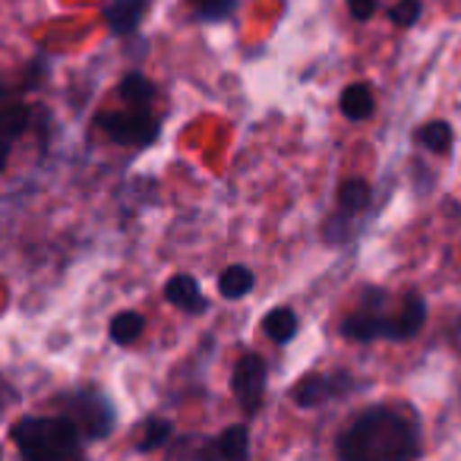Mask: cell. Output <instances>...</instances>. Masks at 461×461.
<instances>
[{"mask_svg":"<svg viewBox=\"0 0 461 461\" xmlns=\"http://www.w3.org/2000/svg\"><path fill=\"white\" fill-rule=\"evenodd\" d=\"M266 392V364L250 354V357H240V364L234 366V395H238L240 408L244 411H257L259 402H263Z\"/></svg>","mask_w":461,"mask_h":461,"instance_id":"4","label":"cell"},{"mask_svg":"<svg viewBox=\"0 0 461 461\" xmlns=\"http://www.w3.org/2000/svg\"><path fill=\"white\" fill-rule=\"evenodd\" d=\"M171 436V423H165V420H155V423H149V429H146V439L140 442V448H158L161 442Z\"/></svg>","mask_w":461,"mask_h":461,"instance_id":"21","label":"cell"},{"mask_svg":"<svg viewBox=\"0 0 461 461\" xmlns=\"http://www.w3.org/2000/svg\"><path fill=\"white\" fill-rule=\"evenodd\" d=\"M0 92H4V89H0Z\"/></svg>","mask_w":461,"mask_h":461,"instance_id":"23","label":"cell"},{"mask_svg":"<svg viewBox=\"0 0 461 461\" xmlns=\"http://www.w3.org/2000/svg\"><path fill=\"white\" fill-rule=\"evenodd\" d=\"M165 294L174 307L186 310V313H196V310L203 307V291H199L196 278H190V276H174L171 282H167Z\"/></svg>","mask_w":461,"mask_h":461,"instance_id":"10","label":"cell"},{"mask_svg":"<svg viewBox=\"0 0 461 461\" xmlns=\"http://www.w3.org/2000/svg\"><path fill=\"white\" fill-rule=\"evenodd\" d=\"M417 136H420V142L429 149V152H448V146H452V127L442 121L427 123Z\"/></svg>","mask_w":461,"mask_h":461,"instance_id":"17","label":"cell"},{"mask_svg":"<svg viewBox=\"0 0 461 461\" xmlns=\"http://www.w3.org/2000/svg\"><path fill=\"white\" fill-rule=\"evenodd\" d=\"M329 395H332V383H329L326 376H307V379H301L294 389V402L301 404V408H316V404H322Z\"/></svg>","mask_w":461,"mask_h":461,"instance_id":"13","label":"cell"},{"mask_svg":"<svg viewBox=\"0 0 461 461\" xmlns=\"http://www.w3.org/2000/svg\"><path fill=\"white\" fill-rule=\"evenodd\" d=\"M341 209L345 212H360L366 209V203H370V186L364 184V180H348L345 186H341Z\"/></svg>","mask_w":461,"mask_h":461,"instance_id":"18","label":"cell"},{"mask_svg":"<svg viewBox=\"0 0 461 461\" xmlns=\"http://www.w3.org/2000/svg\"><path fill=\"white\" fill-rule=\"evenodd\" d=\"M348 7H351V16L354 20H370L376 14V0H348Z\"/></svg>","mask_w":461,"mask_h":461,"instance_id":"22","label":"cell"},{"mask_svg":"<svg viewBox=\"0 0 461 461\" xmlns=\"http://www.w3.org/2000/svg\"><path fill=\"white\" fill-rule=\"evenodd\" d=\"M165 461H238L228 448L221 446V439H203V436H186L171 448Z\"/></svg>","mask_w":461,"mask_h":461,"instance_id":"6","label":"cell"},{"mask_svg":"<svg viewBox=\"0 0 461 461\" xmlns=\"http://www.w3.org/2000/svg\"><path fill=\"white\" fill-rule=\"evenodd\" d=\"M152 95H155L152 83H149L146 77H140V73H130L121 83V98L130 108H146V104L152 102Z\"/></svg>","mask_w":461,"mask_h":461,"instance_id":"15","label":"cell"},{"mask_svg":"<svg viewBox=\"0 0 461 461\" xmlns=\"http://www.w3.org/2000/svg\"><path fill=\"white\" fill-rule=\"evenodd\" d=\"M389 16L395 26H411V23H417V16H420V4H417V0H402V4L392 7Z\"/></svg>","mask_w":461,"mask_h":461,"instance_id":"19","label":"cell"},{"mask_svg":"<svg viewBox=\"0 0 461 461\" xmlns=\"http://www.w3.org/2000/svg\"><path fill=\"white\" fill-rule=\"evenodd\" d=\"M263 326H266V332H269L272 341H278V345H288V341L294 339V332H297V316L291 313V310L278 307V310H272V313L266 316Z\"/></svg>","mask_w":461,"mask_h":461,"instance_id":"14","label":"cell"},{"mask_svg":"<svg viewBox=\"0 0 461 461\" xmlns=\"http://www.w3.org/2000/svg\"><path fill=\"white\" fill-rule=\"evenodd\" d=\"M29 123V108L26 104H10L0 111V171L10 158V146L16 142V136H23Z\"/></svg>","mask_w":461,"mask_h":461,"instance_id":"8","label":"cell"},{"mask_svg":"<svg viewBox=\"0 0 461 461\" xmlns=\"http://www.w3.org/2000/svg\"><path fill=\"white\" fill-rule=\"evenodd\" d=\"M142 14H146V0H114L108 10H104V20L114 32H133L140 26Z\"/></svg>","mask_w":461,"mask_h":461,"instance_id":"9","label":"cell"},{"mask_svg":"<svg viewBox=\"0 0 461 461\" xmlns=\"http://www.w3.org/2000/svg\"><path fill=\"white\" fill-rule=\"evenodd\" d=\"M423 320H427V307L417 294H408L398 307V313L389 316V326H385V339H411V335L420 332Z\"/></svg>","mask_w":461,"mask_h":461,"instance_id":"7","label":"cell"},{"mask_svg":"<svg viewBox=\"0 0 461 461\" xmlns=\"http://www.w3.org/2000/svg\"><path fill=\"white\" fill-rule=\"evenodd\" d=\"M23 461H79V429L70 417H26L14 427Z\"/></svg>","mask_w":461,"mask_h":461,"instance_id":"2","label":"cell"},{"mask_svg":"<svg viewBox=\"0 0 461 461\" xmlns=\"http://www.w3.org/2000/svg\"><path fill=\"white\" fill-rule=\"evenodd\" d=\"M142 329H146V320H142L140 313H121L111 322V339H114L117 345H133L142 335Z\"/></svg>","mask_w":461,"mask_h":461,"instance_id":"16","label":"cell"},{"mask_svg":"<svg viewBox=\"0 0 461 461\" xmlns=\"http://www.w3.org/2000/svg\"><path fill=\"white\" fill-rule=\"evenodd\" d=\"M250 288H253V272L247 269V266H230V269H224L221 278H218V291H221L228 301H238V297H244Z\"/></svg>","mask_w":461,"mask_h":461,"instance_id":"12","label":"cell"},{"mask_svg":"<svg viewBox=\"0 0 461 461\" xmlns=\"http://www.w3.org/2000/svg\"><path fill=\"white\" fill-rule=\"evenodd\" d=\"M70 420L77 423V429L83 427L86 436L102 439V436L111 433L114 417H111V408L102 395H79V398H73V417Z\"/></svg>","mask_w":461,"mask_h":461,"instance_id":"5","label":"cell"},{"mask_svg":"<svg viewBox=\"0 0 461 461\" xmlns=\"http://www.w3.org/2000/svg\"><path fill=\"white\" fill-rule=\"evenodd\" d=\"M98 123L108 136H114L117 142H130V146H146L158 133V123L149 117L146 108L114 111V114H104Z\"/></svg>","mask_w":461,"mask_h":461,"instance_id":"3","label":"cell"},{"mask_svg":"<svg viewBox=\"0 0 461 461\" xmlns=\"http://www.w3.org/2000/svg\"><path fill=\"white\" fill-rule=\"evenodd\" d=\"M341 111H345V117H351V121H366V117L373 114L370 86H364V83L348 86V89L341 92Z\"/></svg>","mask_w":461,"mask_h":461,"instance_id":"11","label":"cell"},{"mask_svg":"<svg viewBox=\"0 0 461 461\" xmlns=\"http://www.w3.org/2000/svg\"><path fill=\"white\" fill-rule=\"evenodd\" d=\"M341 461H414L417 429L408 417L389 408L360 414L339 439Z\"/></svg>","mask_w":461,"mask_h":461,"instance_id":"1","label":"cell"},{"mask_svg":"<svg viewBox=\"0 0 461 461\" xmlns=\"http://www.w3.org/2000/svg\"><path fill=\"white\" fill-rule=\"evenodd\" d=\"M234 10V0H199V16L203 20H224Z\"/></svg>","mask_w":461,"mask_h":461,"instance_id":"20","label":"cell"}]
</instances>
